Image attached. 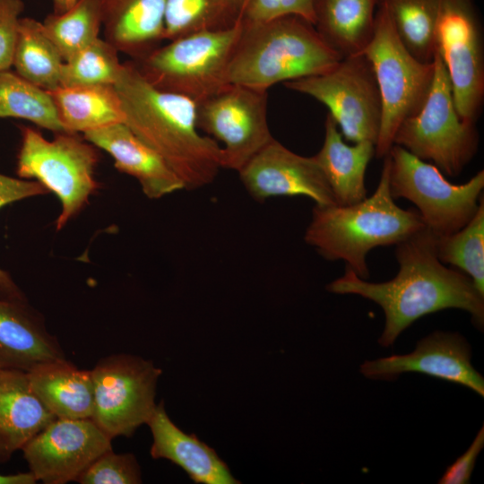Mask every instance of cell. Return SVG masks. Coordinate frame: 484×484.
I'll use <instances>...</instances> for the list:
<instances>
[{
	"mask_svg": "<svg viewBox=\"0 0 484 484\" xmlns=\"http://www.w3.org/2000/svg\"><path fill=\"white\" fill-rule=\"evenodd\" d=\"M435 235L426 227L396 245L397 275L385 282H369L349 267L326 286L335 294H355L380 306L385 328L379 345L392 346L419 318L447 308L467 311L472 324L484 326V296L464 272L445 267L437 258Z\"/></svg>",
	"mask_w": 484,
	"mask_h": 484,
	"instance_id": "1",
	"label": "cell"
},
{
	"mask_svg": "<svg viewBox=\"0 0 484 484\" xmlns=\"http://www.w3.org/2000/svg\"><path fill=\"white\" fill-rule=\"evenodd\" d=\"M114 86L124 123L166 161L185 189L213 182L222 169V151L216 141L199 133L194 100L154 87L132 60L122 64Z\"/></svg>",
	"mask_w": 484,
	"mask_h": 484,
	"instance_id": "2",
	"label": "cell"
},
{
	"mask_svg": "<svg viewBox=\"0 0 484 484\" xmlns=\"http://www.w3.org/2000/svg\"><path fill=\"white\" fill-rule=\"evenodd\" d=\"M385 161L375 193L351 205H315L305 241L324 258L343 260L354 273L368 278V252L397 245L425 228L418 211L402 209L391 194L390 157Z\"/></svg>",
	"mask_w": 484,
	"mask_h": 484,
	"instance_id": "3",
	"label": "cell"
},
{
	"mask_svg": "<svg viewBox=\"0 0 484 484\" xmlns=\"http://www.w3.org/2000/svg\"><path fill=\"white\" fill-rule=\"evenodd\" d=\"M342 58L302 17L243 22L228 76L230 83L268 91L280 82L325 73Z\"/></svg>",
	"mask_w": 484,
	"mask_h": 484,
	"instance_id": "4",
	"label": "cell"
},
{
	"mask_svg": "<svg viewBox=\"0 0 484 484\" xmlns=\"http://www.w3.org/2000/svg\"><path fill=\"white\" fill-rule=\"evenodd\" d=\"M242 29L241 18L227 29L194 32L169 40L132 61L154 87L198 103L230 83L229 67Z\"/></svg>",
	"mask_w": 484,
	"mask_h": 484,
	"instance_id": "5",
	"label": "cell"
},
{
	"mask_svg": "<svg viewBox=\"0 0 484 484\" xmlns=\"http://www.w3.org/2000/svg\"><path fill=\"white\" fill-rule=\"evenodd\" d=\"M16 174L54 193L61 204L56 229L61 230L89 203L99 185L95 178L97 147L77 133H55L46 139L37 129L21 126Z\"/></svg>",
	"mask_w": 484,
	"mask_h": 484,
	"instance_id": "6",
	"label": "cell"
},
{
	"mask_svg": "<svg viewBox=\"0 0 484 484\" xmlns=\"http://www.w3.org/2000/svg\"><path fill=\"white\" fill-rule=\"evenodd\" d=\"M363 54L370 62L382 102L375 154L385 157L401 124L419 111L430 91L435 63L417 59L406 48L380 2L373 37Z\"/></svg>",
	"mask_w": 484,
	"mask_h": 484,
	"instance_id": "7",
	"label": "cell"
},
{
	"mask_svg": "<svg viewBox=\"0 0 484 484\" xmlns=\"http://www.w3.org/2000/svg\"><path fill=\"white\" fill-rule=\"evenodd\" d=\"M434 63V79L423 106L401 124L393 144L456 177L474 157L479 134L475 122L459 116L447 71L436 52Z\"/></svg>",
	"mask_w": 484,
	"mask_h": 484,
	"instance_id": "8",
	"label": "cell"
},
{
	"mask_svg": "<svg viewBox=\"0 0 484 484\" xmlns=\"http://www.w3.org/2000/svg\"><path fill=\"white\" fill-rule=\"evenodd\" d=\"M389 185L393 199L412 202L426 226L435 236L453 234L475 214L484 187V171L464 184L450 183L435 165L393 144Z\"/></svg>",
	"mask_w": 484,
	"mask_h": 484,
	"instance_id": "9",
	"label": "cell"
},
{
	"mask_svg": "<svg viewBox=\"0 0 484 484\" xmlns=\"http://www.w3.org/2000/svg\"><path fill=\"white\" fill-rule=\"evenodd\" d=\"M283 84L324 104L347 140L376 146L382 102L372 65L364 54L345 56L325 73Z\"/></svg>",
	"mask_w": 484,
	"mask_h": 484,
	"instance_id": "10",
	"label": "cell"
},
{
	"mask_svg": "<svg viewBox=\"0 0 484 484\" xmlns=\"http://www.w3.org/2000/svg\"><path fill=\"white\" fill-rule=\"evenodd\" d=\"M93 382L91 419L110 437H130L147 424L157 404L162 370L151 360L127 353L99 359L91 369Z\"/></svg>",
	"mask_w": 484,
	"mask_h": 484,
	"instance_id": "11",
	"label": "cell"
},
{
	"mask_svg": "<svg viewBox=\"0 0 484 484\" xmlns=\"http://www.w3.org/2000/svg\"><path fill=\"white\" fill-rule=\"evenodd\" d=\"M267 99V91L229 83L196 103L198 129L221 143L222 169L238 172L273 138Z\"/></svg>",
	"mask_w": 484,
	"mask_h": 484,
	"instance_id": "12",
	"label": "cell"
},
{
	"mask_svg": "<svg viewBox=\"0 0 484 484\" xmlns=\"http://www.w3.org/2000/svg\"><path fill=\"white\" fill-rule=\"evenodd\" d=\"M435 39L457 112L462 119L475 122L484 99V56L472 0H441Z\"/></svg>",
	"mask_w": 484,
	"mask_h": 484,
	"instance_id": "13",
	"label": "cell"
},
{
	"mask_svg": "<svg viewBox=\"0 0 484 484\" xmlns=\"http://www.w3.org/2000/svg\"><path fill=\"white\" fill-rule=\"evenodd\" d=\"M110 438L91 419L55 418L22 449L29 471L45 484L76 481L100 455Z\"/></svg>",
	"mask_w": 484,
	"mask_h": 484,
	"instance_id": "14",
	"label": "cell"
},
{
	"mask_svg": "<svg viewBox=\"0 0 484 484\" xmlns=\"http://www.w3.org/2000/svg\"><path fill=\"white\" fill-rule=\"evenodd\" d=\"M360 373L374 380L392 381L415 372L462 385L484 396V378L471 364V350L459 333L435 331L420 339L413 351L366 360Z\"/></svg>",
	"mask_w": 484,
	"mask_h": 484,
	"instance_id": "15",
	"label": "cell"
},
{
	"mask_svg": "<svg viewBox=\"0 0 484 484\" xmlns=\"http://www.w3.org/2000/svg\"><path fill=\"white\" fill-rule=\"evenodd\" d=\"M238 174L247 193L259 202L274 196L304 195L316 205L336 204L314 157L297 154L274 138Z\"/></svg>",
	"mask_w": 484,
	"mask_h": 484,
	"instance_id": "16",
	"label": "cell"
},
{
	"mask_svg": "<svg viewBox=\"0 0 484 484\" xmlns=\"http://www.w3.org/2000/svg\"><path fill=\"white\" fill-rule=\"evenodd\" d=\"M64 359L60 342L28 300L0 298V370L29 372Z\"/></svg>",
	"mask_w": 484,
	"mask_h": 484,
	"instance_id": "17",
	"label": "cell"
},
{
	"mask_svg": "<svg viewBox=\"0 0 484 484\" xmlns=\"http://www.w3.org/2000/svg\"><path fill=\"white\" fill-rule=\"evenodd\" d=\"M82 136L108 152L118 171L134 177L149 199H160L185 189L182 180L166 161L125 123L92 130Z\"/></svg>",
	"mask_w": 484,
	"mask_h": 484,
	"instance_id": "18",
	"label": "cell"
},
{
	"mask_svg": "<svg viewBox=\"0 0 484 484\" xmlns=\"http://www.w3.org/2000/svg\"><path fill=\"white\" fill-rule=\"evenodd\" d=\"M147 425L152 435L150 454L153 459L172 462L181 467L194 483H240L214 449L174 424L166 412L163 401L157 404Z\"/></svg>",
	"mask_w": 484,
	"mask_h": 484,
	"instance_id": "19",
	"label": "cell"
},
{
	"mask_svg": "<svg viewBox=\"0 0 484 484\" xmlns=\"http://www.w3.org/2000/svg\"><path fill=\"white\" fill-rule=\"evenodd\" d=\"M166 0H100L105 39L138 60L164 40Z\"/></svg>",
	"mask_w": 484,
	"mask_h": 484,
	"instance_id": "20",
	"label": "cell"
},
{
	"mask_svg": "<svg viewBox=\"0 0 484 484\" xmlns=\"http://www.w3.org/2000/svg\"><path fill=\"white\" fill-rule=\"evenodd\" d=\"M55 418L33 393L27 372L0 370V464Z\"/></svg>",
	"mask_w": 484,
	"mask_h": 484,
	"instance_id": "21",
	"label": "cell"
},
{
	"mask_svg": "<svg viewBox=\"0 0 484 484\" xmlns=\"http://www.w3.org/2000/svg\"><path fill=\"white\" fill-rule=\"evenodd\" d=\"M375 152L376 146L370 142L348 145L334 119L327 115L323 145L313 157L327 180L337 205H351L367 197L365 174Z\"/></svg>",
	"mask_w": 484,
	"mask_h": 484,
	"instance_id": "22",
	"label": "cell"
},
{
	"mask_svg": "<svg viewBox=\"0 0 484 484\" xmlns=\"http://www.w3.org/2000/svg\"><path fill=\"white\" fill-rule=\"evenodd\" d=\"M30 385L44 406L59 419H91L94 393L91 370L80 369L67 359L27 372Z\"/></svg>",
	"mask_w": 484,
	"mask_h": 484,
	"instance_id": "23",
	"label": "cell"
},
{
	"mask_svg": "<svg viewBox=\"0 0 484 484\" xmlns=\"http://www.w3.org/2000/svg\"><path fill=\"white\" fill-rule=\"evenodd\" d=\"M381 0H315L320 36L343 57L363 54L375 29Z\"/></svg>",
	"mask_w": 484,
	"mask_h": 484,
	"instance_id": "24",
	"label": "cell"
},
{
	"mask_svg": "<svg viewBox=\"0 0 484 484\" xmlns=\"http://www.w3.org/2000/svg\"><path fill=\"white\" fill-rule=\"evenodd\" d=\"M65 131L84 134L124 123L114 85L58 87L49 91Z\"/></svg>",
	"mask_w": 484,
	"mask_h": 484,
	"instance_id": "25",
	"label": "cell"
},
{
	"mask_svg": "<svg viewBox=\"0 0 484 484\" xmlns=\"http://www.w3.org/2000/svg\"><path fill=\"white\" fill-rule=\"evenodd\" d=\"M63 64L64 59L47 35L42 22L30 17H22L13 61L14 72L50 91L60 87Z\"/></svg>",
	"mask_w": 484,
	"mask_h": 484,
	"instance_id": "26",
	"label": "cell"
},
{
	"mask_svg": "<svg viewBox=\"0 0 484 484\" xmlns=\"http://www.w3.org/2000/svg\"><path fill=\"white\" fill-rule=\"evenodd\" d=\"M240 0H166L164 40L234 26L242 18Z\"/></svg>",
	"mask_w": 484,
	"mask_h": 484,
	"instance_id": "27",
	"label": "cell"
},
{
	"mask_svg": "<svg viewBox=\"0 0 484 484\" xmlns=\"http://www.w3.org/2000/svg\"><path fill=\"white\" fill-rule=\"evenodd\" d=\"M0 118L27 120L54 133L65 131L49 91L11 70L0 71Z\"/></svg>",
	"mask_w": 484,
	"mask_h": 484,
	"instance_id": "28",
	"label": "cell"
},
{
	"mask_svg": "<svg viewBox=\"0 0 484 484\" xmlns=\"http://www.w3.org/2000/svg\"><path fill=\"white\" fill-rule=\"evenodd\" d=\"M441 0H381L396 32L411 55L432 62L436 54L435 31Z\"/></svg>",
	"mask_w": 484,
	"mask_h": 484,
	"instance_id": "29",
	"label": "cell"
},
{
	"mask_svg": "<svg viewBox=\"0 0 484 484\" xmlns=\"http://www.w3.org/2000/svg\"><path fill=\"white\" fill-rule=\"evenodd\" d=\"M42 24L65 62L99 38L100 0H77L69 10L48 14Z\"/></svg>",
	"mask_w": 484,
	"mask_h": 484,
	"instance_id": "30",
	"label": "cell"
},
{
	"mask_svg": "<svg viewBox=\"0 0 484 484\" xmlns=\"http://www.w3.org/2000/svg\"><path fill=\"white\" fill-rule=\"evenodd\" d=\"M437 258L461 269L484 296V200L471 220L458 231L435 236Z\"/></svg>",
	"mask_w": 484,
	"mask_h": 484,
	"instance_id": "31",
	"label": "cell"
},
{
	"mask_svg": "<svg viewBox=\"0 0 484 484\" xmlns=\"http://www.w3.org/2000/svg\"><path fill=\"white\" fill-rule=\"evenodd\" d=\"M118 53L99 37L64 62L60 87L115 85L123 64Z\"/></svg>",
	"mask_w": 484,
	"mask_h": 484,
	"instance_id": "32",
	"label": "cell"
},
{
	"mask_svg": "<svg viewBox=\"0 0 484 484\" xmlns=\"http://www.w3.org/2000/svg\"><path fill=\"white\" fill-rule=\"evenodd\" d=\"M81 484H138L141 467L134 454L112 450L97 458L76 480Z\"/></svg>",
	"mask_w": 484,
	"mask_h": 484,
	"instance_id": "33",
	"label": "cell"
},
{
	"mask_svg": "<svg viewBox=\"0 0 484 484\" xmlns=\"http://www.w3.org/2000/svg\"><path fill=\"white\" fill-rule=\"evenodd\" d=\"M48 191L35 180L13 177L0 173V209L17 201L48 194ZM0 298L27 300L12 276L0 268Z\"/></svg>",
	"mask_w": 484,
	"mask_h": 484,
	"instance_id": "34",
	"label": "cell"
},
{
	"mask_svg": "<svg viewBox=\"0 0 484 484\" xmlns=\"http://www.w3.org/2000/svg\"><path fill=\"white\" fill-rule=\"evenodd\" d=\"M315 0H246L242 13L246 23H258L286 15H296L314 24Z\"/></svg>",
	"mask_w": 484,
	"mask_h": 484,
	"instance_id": "35",
	"label": "cell"
},
{
	"mask_svg": "<svg viewBox=\"0 0 484 484\" xmlns=\"http://www.w3.org/2000/svg\"><path fill=\"white\" fill-rule=\"evenodd\" d=\"M22 0H0V71L13 66Z\"/></svg>",
	"mask_w": 484,
	"mask_h": 484,
	"instance_id": "36",
	"label": "cell"
},
{
	"mask_svg": "<svg viewBox=\"0 0 484 484\" xmlns=\"http://www.w3.org/2000/svg\"><path fill=\"white\" fill-rule=\"evenodd\" d=\"M484 446V426L479 430L470 447L449 465L438 484H466L470 482L476 460Z\"/></svg>",
	"mask_w": 484,
	"mask_h": 484,
	"instance_id": "37",
	"label": "cell"
},
{
	"mask_svg": "<svg viewBox=\"0 0 484 484\" xmlns=\"http://www.w3.org/2000/svg\"><path fill=\"white\" fill-rule=\"evenodd\" d=\"M37 480L30 472L4 474L0 472V484H34Z\"/></svg>",
	"mask_w": 484,
	"mask_h": 484,
	"instance_id": "38",
	"label": "cell"
},
{
	"mask_svg": "<svg viewBox=\"0 0 484 484\" xmlns=\"http://www.w3.org/2000/svg\"><path fill=\"white\" fill-rule=\"evenodd\" d=\"M53 4V13H61L67 10H69L71 7H73L77 0H51Z\"/></svg>",
	"mask_w": 484,
	"mask_h": 484,
	"instance_id": "39",
	"label": "cell"
},
{
	"mask_svg": "<svg viewBox=\"0 0 484 484\" xmlns=\"http://www.w3.org/2000/svg\"><path fill=\"white\" fill-rule=\"evenodd\" d=\"M240 1H241V2L243 3V4L245 5L246 0H240Z\"/></svg>",
	"mask_w": 484,
	"mask_h": 484,
	"instance_id": "40",
	"label": "cell"
}]
</instances>
